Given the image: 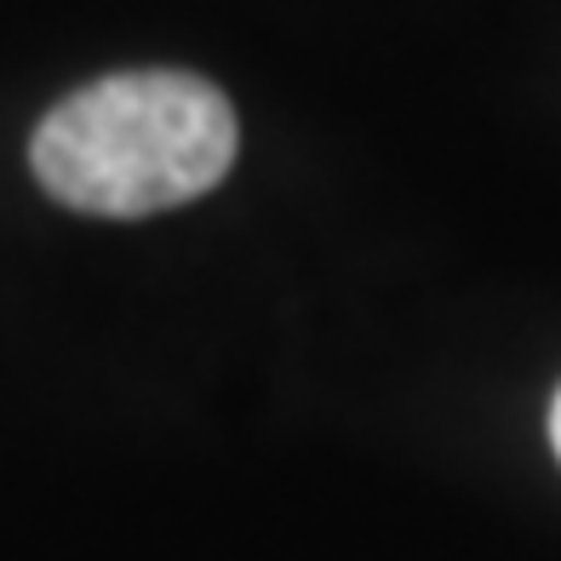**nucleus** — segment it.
I'll use <instances>...</instances> for the list:
<instances>
[{
    "label": "nucleus",
    "mask_w": 561,
    "mask_h": 561,
    "mask_svg": "<svg viewBox=\"0 0 561 561\" xmlns=\"http://www.w3.org/2000/svg\"><path fill=\"white\" fill-rule=\"evenodd\" d=\"M41 190L92 218H149L207 195L236 161V110L190 69L104 75L35 126Z\"/></svg>",
    "instance_id": "1"
},
{
    "label": "nucleus",
    "mask_w": 561,
    "mask_h": 561,
    "mask_svg": "<svg viewBox=\"0 0 561 561\" xmlns=\"http://www.w3.org/2000/svg\"><path fill=\"white\" fill-rule=\"evenodd\" d=\"M550 442H556V458H561V396H556V407H550Z\"/></svg>",
    "instance_id": "2"
}]
</instances>
